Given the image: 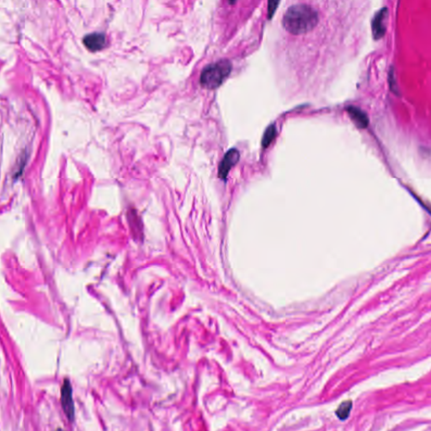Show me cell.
<instances>
[{
  "instance_id": "3",
  "label": "cell",
  "mask_w": 431,
  "mask_h": 431,
  "mask_svg": "<svg viewBox=\"0 0 431 431\" xmlns=\"http://www.w3.org/2000/svg\"><path fill=\"white\" fill-rule=\"evenodd\" d=\"M61 402L63 411L70 421L74 419V404L73 400V391L70 381L65 379L61 389Z\"/></svg>"
},
{
  "instance_id": "6",
  "label": "cell",
  "mask_w": 431,
  "mask_h": 431,
  "mask_svg": "<svg viewBox=\"0 0 431 431\" xmlns=\"http://www.w3.org/2000/svg\"><path fill=\"white\" fill-rule=\"evenodd\" d=\"M387 16H388V10L386 8L382 9L380 12L374 18L372 22V32H373L374 38L376 40L381 39L386 32Z\"/></svg>"
},
{
  "instance_id": "9",
  "label": "cell",
  "mask_w": 431,
  "mask_h": 431,
  "mask_svg": "<svg viewBox=\"0 0 431 431\" xmlns=\"http://www.w3.org/2000/svg\"><path fill=\"white\" fill-rule=\"evenodd\" d=\"M351 409H352V401L351 400L343 402L336 410V415L341 420H345L348 418L349 415L351 414Z\"/></svg>"
},
{
  "instance_id": "5",
  "label": "cell",
  "mask_w": 431,
  "mask_h": 431,
  "mask_svg": "<svg viewBox=\"0 0 431 431\" xmlns=\"http://www.w3.org/2000/svg\"><path fill=\"white\" fill-rule=\"evenodd\" d=\"M83 44L91 52H98L106 45V35L102 33H93L83 38Z\"/></svg>"
},
{
  "instance_id": "10",
  "label": "cell",
  "mask_w": 431,
  "mask_h": 431,
  "mask_svg": "<svg viewBox=\"0 0 431 431\" xmlns=\"http://www.w3.org/2000/svg\"><path fill=\"white\" fill-rule=\"evenodd\" d=\"M280 0H269L268 1V19H271L275 15V10L277 9Z\"/></svg>"
},
{
  "instance_id": "11",
  "label": "cell",
  "mask_w": 431,
  "mask_h": 431,
  "mask_svg": "<svg viewBox=\"0 0 431 431\" xmlns=\"http://www.w3.org/2000/svg\"><path fill=\"white\" fill-rule=\"evenodd\" d=\"M389 84H390L391 90L394 93L398 94L399 93V88H397L396 82H395V78H394V71L393 70H391V72L389 73Z\"/></svg>"
},
{
  "instance_id": "1",
  "label": "cell",
  "mask_w": 431,
  "mask_h": 431,
  "mask_svg": "<svg viewBox=\"0 0 431 431\" xmlns=\"http://www.w3.org/2000/svg\"><path fill=\"white\" fill-rule=\"evenodd\" d=\"M319 16L314 8L305 4H298L288 8L283 16V27L293 35L310 32L318 25Z\"/></svg>"
},
{
  "instance_id": "4",
  "label": "cell",
  "mask_w": 431,
  "mask_h": 431,
  "mask_svg": "<svg viewBox=\"0 0 431 431\" xmlns=\"http://www.w3.org/2000/svg\"><path fill=\"white\" fill-rule=\"evenodd\" d=\"M240 154L236 149H230L227 154H225L222 162L220 163L218 168V177L222 180L227 179V175L232 167L240 161Z\"/></svg>"
},
{
  "instance_id": "7",
  "label": "cell",
  "mask_w": 431,
  "mask_h": 431,
  "mask_svg": "<svg viewBox=\"0 0 431 431\" xmlns=\"http://www.w3.org/2000/svg\"><path fill=\"white\" fill-rule=\"evenodd\" d=\"M346 111L351 120L354 121V123L356 124V126H358L359 128H366L368 126V116L361 109L356 106H351L346 109Z\"/></svg>"
},
{
  "instance_id": "2",
  "label": "cell",
  "mask_w": 431,
  "mask_h": 431,
  "mask_svg": "<svg viewBox=\"0 0 431 431\" xmlns=\"http://www.w3.org/2000/svg\"><path fill=\"white\" fill-rule=\"evenodd\" d=\"M232 71L229 61L221 60L207 66L202 71L200 83L203 88L215 89L224 82Z\"/></svg>"
},
{
  "instance_id": "8",
  "label": "cell",
  "mask_w": 431,
  "mask_h": 431,
  "mask_svg": "<svg viewBox=\"0 0 431 431\" xmlns=\"http://www.w3.org/2000/svg\"><path fill=\"white\" fill-rule=\"evenodd\" d=\"M276 136V128L275 125H270L265 130L262 138V147L264 149H267L270 144L272 143L274 139Z\"/></svg>"
}]
</instances>
